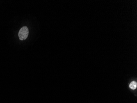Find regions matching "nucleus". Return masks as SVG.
Segmentation results:
<instances>
[{"label": "nucleus", "mask_w": 137, "mask_h": 103, "mask_svg": "<svg viewBox=\"0 0 137 103\" xmlns=\"http://www.w3.org/2000/svg\"><path fill=\"white\" fill-rule=\"evenodd\" d=\"M29 34V30L27 27H24L21 28L18 32V37L21 41L26 40Z\"/></svg>", "instance_id": "nucleus-1"}, {"label": "nucleus", "mask_w": 137, "mask_h": 103, "mask_svg": "<svg viewBox=\"0 0 137 103\" xmlns=\"http://www.w3.org/2000/svg\"><path fill=\"white\" fill-rule=\"evenodd\" d=\"M137 82L136 81H132V82H131L130 85H129V87L130 89H132L134 90V89H136L137 87Z\"/></svg>", "instance_id": "nucleus-2"}]
</instances>
